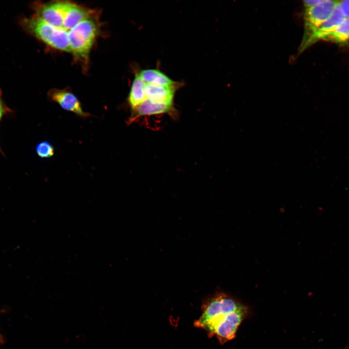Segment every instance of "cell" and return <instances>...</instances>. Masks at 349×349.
<instances>
[{"instance_id":"cell-1","label":"cell","mask_w":349,"mask_h":349,"mask_svg":"<svg viewBox=\"0 0 349 349\" xmlns=\"http://www.w3.org/2000/svg\"><path fill=\"white\" fill-rule=\"evenodd\" d=\"M202 313L194 322L209 337L215 336L221 344L234 339L238 329L248 314V308L225 292L218 291L205 299Z\"/></svg>"},{"instance_id":"cell-2","label":"cell","mask_w":349,"mask_h":349,"mask_svg":"<svg viewBox=\"0 0 349 349\" xmlns=\"http://www.w3.org/2000/svg\"><path fill=\"white\" fill-rule=\"evenodd\" d=\"M24 29L35 37L56 49L71 52L68 32L54 27L36 14L22 19Z\"/></svg>"},{"instance_id":"cell-3","label":"cell","mask_w":349,"mask_h":349,"mask_svg":"<svg viewBox=\"0 0 349 349\" xmlns=\"http://www.w3.org/2000/svg\"><path fill=\"white\" fill-rule=\"evenodd\" d=\"M98 31L94 15L79 23L68 32L71 52L79 58H86Z\"/></svg>"},{"instance_id":"cell-4","label":"cell","mask_w":349,"mask_h":349,"mask_svg":"<svg viewBox=\"0 0 349 349\" xmlns=\"http://www.w3.org/2000/svg\"><path fill=\"white\" fill-rule=\"evenodd\" d=\"M337 3L336 0L323 1L313 6L304 7V32L302 42L305 41L333 13Z\"/></svg>"},{"instance_id":"cell-5","label":"cell","mask_w":349,"mask_h":349,"mask_svg":"<svg viewBox=\"0 0 349 349\" xmlns=\"http://www.w3.org/2000/svg\"><path fill=\"white\" fill-rule=\"evenodd\" d=\"M72 3L57 1L47 3H36L33 8L36 15L48 23L63 29L64 18Z\"/></svg>"},{"instance_id":"cell-6","label":"cell","mask_w":349,"mask_h":349,"mask_svg":"<svg viewBox=\"0 0 349 349\" xmlns=\"http://www.w3.org/2000/svg\"><path fill=\"white\" fill-rule=\"evenodd\" d=\"M346 18L344 16L338 4V1L330 17L324 22L307 39L301 43L299 51L302 52L316 42L323 40L328 34L333 31Z\"/></svg>"},{"instance_id":"cell-7","label":"cell","mask_w":349,"mask_h":349,"mask_svg":"<svg viewBox=\"0 0 349 349\" xmlns=\"http://www.w3.org/2000/svg\"><path fill=\"white\" fill-rule=\"evenodd\" d=\"M50 100L58 103L63 109L73 112L82 118L91 116L85 112L77 97L72 93L66 90L52 89L48 92Z\"/></svg>"},{"instance_id":"cell-8","label":"cell","mask_w":349,"mask_h":349,"mask_svg":"<svg viewBox=\"0 0 349 349\" xmlns=\"http://www.w3.org/2000/svg\"><path fill=\"white\" fill-rule=\"evenodd\" d=\"M173 110V101H155L146 99L132 110V114L128 121L132 122L141 116L170 113Z\"/></svg>"},{"instance_id":"cell-9","label":"cell","mask_w":349,"mask_h":349,"mask_svg":"<svg viewBox=\"0 0 349 349\" xmlns=\"http://www.w3.org/2000/svg\"><path fill=\"white\" fill-rule=\"evenodd\" d=\"M94 15L93 11L72 3L64 18L63 29L68 32L79 23Z\"/></svg>"},{"instance_id":"cell-10","label":"cell","mask_w":349,"mask_h":349,"mask_svg":"<svg viewBox=\"0 0 349 349\" xmlns=\"http://www.w3.org/2000/svg\"><path fill=\"white\" fill-rule=\"evenodd\" d=\"M175 85L159 86L145 83V93L146 99L155 101H173Z\"/></svg>"},{"instance_id":"cell-11","label":"cell","mask_w":349,"mask_h":349,"mask_svg":"<svg viewBox=\"0 0 349 349\" xmlns=\"http://www.w3.org/2000/svg\"><path fill=\"white\" fill-rule=\"evenodd\" d=\"M145 86V83L139 74H136L128 96V102L132 110L146 99Z\"/></svg>"},{"instance_id":"cell-12","label":"cell","mask_w":349,"mask_h":349,"mask_svg":"<svg viewBox=\"0 0 349 349\" xmlns=\"http://www.w3.org/2000/svg\"><path fill=\"white\" fill-rule=\"evenodd\" d=\"M139 75L147 84L159 86H172L175 84V82L171 79L165 74L157 69L143 70L139 73Z\"/></svg>"},{"instance_id":"cell-13","label":"cell","mask_w":349,"mask_h":349,"mask_svg":"<svg viewBox=\"0 0 349 349\" xmlns=\"http://www.w3.org/2000/svg\"><path fill=\"white\" fill-rule=\"evenodd\" d=\"M323 40L337 43L349 41V18H346L333 31L326 35Z\"/></svg>"},{"instance_id":"cell-14","label":"cell","mask_w":349,"mask_h":349,"mask_svg":"<svg viewBox=\"0 0 349 349\" xmlns=\"http://www.w3.org/2000/svg\"><path fill=\"white\" fill-rule=\"evenodd\" d=\"M35 151L37 155L43 159L50 158L54 154V148L53 145L46 141L39 143L36 146Z\"/></svg>"},{"instance_id":"cell-15","label":"cell","mask_w":349,"mask_h":349,"mask_svg":"<svg viewBox=\"0 0 349 349\" xmlns=\"http://www.w3.org/2000/svg\"><path fill=\"white\" fill-rule=\"evenodd\" d=\"M338 4L344 16L349 18V0L338 1Z\"/></svg>"},{"instance_id":"cell-16","label":"cell","mask_w":349,"mask_h":349,"mask_svg":"<svg viewBox=\"0 0 349 349\" xmlns=\"http://www.w3.org/2000/svg\"><path fill=\"white\" fill-rule=\"evenodd\" d=\"M9 109L4 104V103L2 101L1 97H0V121L4 115L8 112Z\"/></svg>"},{"instance_id":"cell-17","label":"cell","mask_w":349,"mask_h":349,"mask_svg":"<svg viewBox=\"0 0 349 349\" xmlns=\"http://www.w3.org/2000/svg\"><path fill=\"white\" fill-rule=\"evenodd\" d=\"M323 0H304L303 5L304 7L313 6L321 2Z\"/></svg>"},{"instance_id":"cell-18","label":"cell","mask_w":349,"mask_h":349,"mask_svg":"<svg viewBox=\"0 0 349 349\" xmlns=\"http://www.w3.org/2000/svg\"><path fill=\"white\" fill-rule=\"evenodd\" d=\"M2 337L0 334V341H2Z\"/></svg>"},{"instance_id":"cell-19","label":"cell","mask_w":349,"mask_h":349,"mask_svg":"<svg viewBox=\"0 0 349 349\" xmlns=\"http://www.w3.org/2000/svg\"><path fill=\"white\" fill-rule=\"evenodd\" d=\"M0 152L3 154L2 151V150H1V148H0Z\"/></svg>"}]
</instances>
